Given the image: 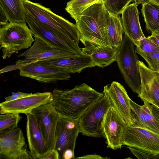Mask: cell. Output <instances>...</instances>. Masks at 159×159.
I'll return each instance as SVG.
<instances>
[{
  "instance_id": "cell-7",
  "label": "cell",
  "mask_w": 159,
  "mask_h": 159,
  "mask_svg": "<svg viewBox=\"0 0 159 159\" xmlns=\"http://www.w3.org/2000/svg\"><path fill=\"white\" fill-rule=\"evenodd\" d=\"M26 21L33 35L40 39L50 47L72 52L78 55L82 53L78 43L59 35L27 12Z\"/></svg>"
},
{
  "instance_id": "cell-11",
  "label": "cell",
  "mask_w": 159,
  "mask_h": 159,
  "mask_svg": "<svg viewBox=\"0 0 159 159\" xmlns=\"http://www.w3.org/2000/svg\"><path fill=\"white\" fill-rule=\"evenodd\" d=\"M33 37L34 41L33 45L26 51L17 55L23 59L16 61V65L22 66L39 61L78 55L72 52L52 48L38 37L34 35Z\"/></svg>"
},
{
  "instance_id": "cell-23",
  "label": "cell",
  "mask_w": 159,
  "mask_h": 159,
  "mask_svg": "<svg viewBox=\"0 0 159 159\" xmlns=\"http://www.w3.org/2000/svg\"><path fill=\"white\" fill-rule=\"evenodd\" d=\"M83 52L90 56L96 66L103 68L116 61L118 48L100 46L85 43Z\"/></svg>"
},
{
  "instance_id": "cell-28",
  "label": "cell",
  "mask_w": 159,
  "mask_h": 159,
  "mask_svg": "<svg viewBox=\"0 0 159 159\" xmlns=\"http://www.w3.org/2000/svg\"><path fill=\"white\" fill-rule=\"evenodd\" d=\"M134 0H102L104 6L111 15L117 16Z\"/></svg>"
},
{
  "instance_id": "cell-19",
  "label": "cell",
  "mask_w": 159,
  "mask_h": 159,
  "mask_svg": "<svg viewBox=\"0 0 159 159\" xmlns=\"http://www.w3.org/2000/svg\"><path fill=\"white\" fill-rule=\"evenodd\" d=\"M27 117V137L30 152L34 159H42L50 150L34 115L25 114Z\"/></svg>"
},
{
  "instance_id": "cell-12",
  "label": "cell",
  "mask_w": 159,
  "mask_h": 159,
  "mask_svg": "<svg viewBox=\"0 0 159 159\" xmlns=\"http://www.w3.org/2000/svg\"><path fill=\"white\" fill-rule=\"evenodd\" d=\"M127 125L112 106L104 116L102 128L104 137L107 140V148L113 150L123 145V136Z\"/></svg>"
},
{
  "instance_id": "cell-5",
  "label": "cell",
  "mask_w": 159,
  "mask_h": 159,
  "mask_svg": "<svg viewBox=\"0 0 159 159\" xmlns=\"http://www.w3.org/2000/svg\"><path fill=\"white\" fill-rule=\"evenodd\" d=\"M134 43L125 34L121 44L118 48L116 62L125 81L132 91L141 94V80Z\"/></svg>"
},
{
  "instance_id": "cell-9",
  "label": "cell",
  "mask_w": 159,
  "mask_h": 159,
  "mask_svg": "<svg viewBox=\"0 0 159 159\" xmlns=\"http://www.w3.org/2000/svg\"><path fill=\"white\" fill-rule=\"evenodd\" d=\"M27 146L20 128L0 133V159H34Z\"/></svg>"
},
{
  "instance_id": "cell-18",
  "label": "cell",
  "mask_w": 159,
  "mask_h": 159,
  "mask_svg": "<svg viewBox=\"0 0 159 159\" xmlns=\"http://www.w3.org/2000/svg\"><path fill=\"white\" fill-rule=\"evenodd\" d=\"M34 63L48 67L62 70L70 74L79 73L86 68L96 66L90 56L83 52L79 55Z\"/></svg>"
},
{
  "instance_id": "cell-35",
  "label": "cell",
  "mask_w": 159,
  "mask_h": 159,
  "mask_svg": "<svg viewBox=\"0 0 159 159\" xmlns=\"http://www.w3.org/2000/svg\"><path fill=\"white\" fill-rule=\"evenodd\" d=\"M147 38L159 47V31L152 33Z\"/></svg>"
},
{
  "instance_id": "cell-14",
  "label": "cell",
  "mask_w": 159,
  "mask_h": 159,
  "mask_svg": "<svg viewBox=\"0 0 159 159\" xmlns=\"http://www.w3.org/2000/svg\"><path fill=\"white\" fill-rule=\"evenodd\" d=\"M52 95L50 92H38L15 100L2 102L0 104V113H31L34 109L52 100Z\"/></svg>"
},
{
  "instance_id": "cell-10",
  "label": "cell",
  "mask_w": 159,
  "mask_h": 159,
  "mask_svg": "<svg viewBox=\"0 0 159 159\" xmlns=\"http://www.w3.org/2000/svg\"><path fill=\"white\" fill-rule=\"evenodd\" d=\"M31 113L35 116L49 149H54L56 129L60 117L52 100L34 109Z\"/></svg>"
},
{
  "instance_id": "cell-36",
  "label": "cell",
  "mask_w": 159,
  "mask_h": 159,
  "mask_svg": "<svg viewBox=\"0 0 159 159\" xmlns=\"http://www.w3.org/2000/svg\"><path fill=\"white\" fill-rule=\"evenodd\" d=\"M76 159L74 155V151L70 149H68L64 153L62 159Z\"/></svg>"
},
{
  "instance_id": "cell-4",
  "label": "cell",
  "mask_w": 159,
  "mask_h": 159,
  "mask_svg": "<svg viewBox=\"0 0 159 159\" xmlns=\"http://www.w3.org/2000/svg\"><path fill=\"white\" fill-rule=\"evenodd\" d=\"M26 22L9 23L0 28V49L2 58H9L21 49L28 48L34 41Z\"/></svg>"
},
{
  "instance_id": "cell-22",
  "label": "cell",
  "mask_w": 159,
  "mask_h": 159,
  "mask_svg": "<svg viewBox=\"0 0 159 159\" xmlns=\"http://www.w3.org/2000/svg\"><path fill=\"white\" fill-rule=\"evenodd\" d=\"M26 11L23 0H0V25L26 22Z\"/></svg>"
},
{
  "instance_id": "cell-26",
  "label": "cell",
  "mask_w": 159,
  "mask_h": 159,
  "mask_svg": "<svg viewBox=\"0 0 159 159\" xmlns=\"http://www.w3.org/2000/svg\"><path fill=\"white\" fill-rule=\"evenodd\" d=\"M101 0H71L66 4V11L77 22L82 13L86 9Z\"/></svg>"
},
{
  "instance_id": "cell-8",
  "label": "cell",
  "mask_w": 159,
  "mask_h": 159,
  "mask_svg": "<svg viewBox=\"0 0 159 159\" xmlns=\"http://www.w3.org/2000/svg\"><path fill=\"white\" fill-rule=\"evenodd\" d=\"M123 144L148 153L159 155V134L143 128L127 125Z\"/></svg>"
},
{
  "instance_id": "cell-30",
  "label": "cell",
  "mask_w": 159,
  "mask_h": 159,
  "mask_svg": "<svg viewBox=\"0 0 159 159\" xmlns=\"http://www.w3.org/2000/svg\"><path fill=\"white\" fill-rule=\"evenodd\" d=\"M159 49V47L146 37L141 40L139 47H136L135 51L136 52H140L148 53Z\"/></svg>"
},
{
  "instance_id": "cell-1",
  "label": "cell",
  "mask_w": 159,
  "mask_h": 159,
  "mask_svg": "<svg viewBox=\"0 0 159 159\" xmlns=\"http://www.w3.org/2000/svg\"><path fill=\"white\" fill-rule=\"evenodd\" d=\"M52 94V101L60 118L74 120L79 119L104 94L84 83L71 89H55Z\"/></svg>"
},
{
  "instance_id": "cell-33",
  "label": "cell",
  "mask_w": 159,
  "mask_h": 159,
  "mask_svg": "<svg viewBox=\"0 0 159 159\" xmlns=\"http://www.w3.org/2000/svg\"><path fill=\"white\" fill-rule=\"evenodd\" d=\"M42 159H59L58 152L55 149L51 150Z\"/></svg>"
},
{
  "instance_id": "cell-31",
  "label": "cell",
  "mask_w": 159,
  "mask_h": 159,
  "mask_svg": "<svg viewBox=\"0 0 159 159\" xmlns=\"http://www.w3.org/2000/svg\"><path fill=\"white\" fill-rule=\"evenodd\" d=\"M127 147L129 149L131 152L134 156L139 159L154 158L157 156H158L157 155L148 153L134 148L129 147Z\"/></svg>"
},
{
  "instance_id": "cell-25",
  "label": "cell",
  "mask_w": 159,
  "mask_h": 159,
  "mask_svg": "<svg viewBox=\"0 0 159 159\" xmlns=\"http://www.w3.org/2000/svg\"><path fill=\"white\" fill-rule=\"evenodd\" d=\"M108 35L113 47L118 48L122 43L124 30L120 15L109 14L107 22Z\"/></svg>"
},
{
  "instance_id": "cell-20",
  "label": "cell",
  "mask_w": 159,
  "mask_h": 159,
  "mask_svg": "<svg viewBox=\"0 0 159 159\" xmlns=\"http://www.w3.org/2000/svg\"><path fill=\"white\" fill-rule=\"evenodd\" d=\"M138 6L135 2L128 5L121 13V20L124 34L138 47L141 40L146 37L140 26Z\"/></svg>"
},
{
  "instance_id": "cell-16",
  "label": "cell",
  "mask_w": 159,
  "mask_h": 159,
  "mask_svg": "<svg viewBox=\"0 0 159 159\" xmlns=\"http://www.w3.org/2000/svg\"><path fill=\"white\" fill-rule=\"evenodd\" d=\"M19 70L20 76L44 83H55L68 80L70 78V74L65 70L46 67L35 63L24 65Z\"/></svg>"
},
{
  "instance_id": "cell-24",
  "label": "cell",
  "mask_w": 159,
  "mask_h": 159,
  "mask_svg": "<svg viewBox=\"0 0 159 159\" xmlns=\"http://www.w3.org/2000/svg\"><path fill=\"white\" fill-rule=\"evenodd\" d=\"M142 5L141 13L146 29L152 33L159 31V6L148 1Z\"/></svg>"
},
{
  "instance_id": "cell-27",
  "label": "cell",
  "mask_w": 159,
  "mask_h": 159,
  "mask_svg": "<svg viewBox=\"0 0 159 159\" xmlns=\"http://www.w3.org/2000/svg\"><path fill=\"white\" fill-rule=\"evenodd\" d=\"M19 113H11L0 115V133L7 132L17 127L22 118Z\"/></svg>"
},
{
  "instance_id": "cell-13",
  "label": "cell",
  "mask_w": 159,
  "mask_h": 159,
  "mask_svg": "<svg viewBox=\"0 0 159 159\" xmlns=\"http://www.w3.org/2000/svg\"><path fill=\"white\" fill-rule=\"evenodd\" d=\"M80 132L78 119L60 118L57 125L55 149L58 152L60 159H62L65 151H74L76 141Z\"/></svg>"
},
{
  "instance_id": "cell-2",
  "label": "cell",
  "mask_w": 159,
  "mask_h": 159,
  "mask_svg": "<svg viewBox=\"0 0 159 159\" xmlns=\"http://www.w3.org/2000/svg\"><path fill=\"white\" fill-rule=\"evenodd\" d=\"M109 14L101 0L85 9L76 25L80 34V40L100 46L113 47L107 30Z\"/></svg>"
},
{
  "instance_id": "cell-38",
  "label": "cell",
  "mask_w": 159,
  "mask_h": 159,
  "mask_svg": "<svg viewBox=\"0 0 159 159\" xmlns=\"http://www.w3.org/2000/svg\"><path fill=\"white\" fill-rule=\"evenodd\" d=\"M148 1L159 6V0H148Z\"/></svg>"
},
{
  "instance_id": "cell-29",
  "label": "cell",
  "mask_w": 159,
  "mask_h": 159,
  "mask_svg": "<svg viewBox=\"0 0 159 159\" xmlns=\"http://www.w3.org/2000/svg\"><path fill=\"white\" fill-rule=\"evenodd\" d=\"M136 53L145 59L149 68L153 70L159 72V49L148 53L140 52Z\"/></svg>"
},
{
  "instance_id": "cell-32",
  "label": "cell",
  "mask_w": 159,
  "mask_h": 159,
  "mask_svg": "<svg viewBox=\"0 0 159 159\" xmlns=\"http://www.w3.org/2000/svg\"><path fill=\"white\" fill-rule=\"evenodd\" d=\"M11 95L5 98V102H8L17 100V99L28 96L31 93H25L17 91L16 92H12Z\"/></svg>"
},
{
  "instance_id": "cell-34",
  "label": "cell",
  "mask_w": 159,
  "mask_h": 159,
  "mask_svg": "<svg viewBox=\"0 0 159 159\" xmlns=\"http://www.w3.org/2000/svg\"><path fill=\"white\" fill-rule=\"evenodd\" d=\"M151 113L157 121L159 123V108L153 105H150Z\"/></svg>"
},
{
  "instance_id": "cell-21",
  "label": "cell",
  "mask_w": 159,
  "mask_h": 159,
  "mask_svg": "<svg viewBox=\"0 0 159 159\" xmlns=\"http://www.w3.org/2000/svg\"><path fill=\"white\" fill-rule=\"evenodd\" d=\"M142 101L144 104L140 106L130 100V126L143 128L159 134V123L151 113L150 104L145 100Z\"/></svg>"
},
{
  "instance_id": "cell-3",
  "label": "cell",
  "mask_w": 159,
  "mask_h": 159,
  "mask_svg": "<svg viewBox=\"0 0 159 159\" xmlns=\"http://www.w3.org/2000/svg\"><path fill=\"white\" fill-rule=\"evenodd\" d=\"M27 13L55 32L69 40L79 43L80 34L76 25L55 14L41 4L23 0Z\"/></svg>"
},
{
  "instance_id": "cell-15",
  "label": "cell",
  "mask_w": 159,
  "mask_h": 159,
  "mask_svg": "<svg viewBox=\"0 0 159 159\" xmlns=\"http://www.w3.org/2000/svg\"><path fill=\"white\" fill-rule=\"evenodd\" d=\"M138 65L141 88V94L138 96L159 108V72L150 69L139 60Z\"/></svg>"
},
{
  "instance_id": "cell-6",
  "label": "cell",
  "mask_w": 159,
  "mask_h": 159,
  "mask_svg": "<svg viewBox=\"0 0 159 159\" xmlns=\"http://www.w3.org/2000/svg\"><path fill=\"white\" fill-rule=\"evenodd\" d=\"M112 106L108 97L104 94L88 107L78 119L80 132L84 135L89 137H104L102 124L104 116Z\"/></svg>"
},
{
  "instance_id": "cell-37",
  "label": "cell",
  "mask_w": 159,
  "mask_h": 159,
  "mask_svg": "<svg viewBox=\"0 0 159 159\" xmlns=\"http://www.w3.org/2000/svg\"><path fill=\"white\" fill-rule=\"evenodd\" d=\"M76 159H104L100 155L96 154L87 155L79 157L76 158Z\"/></svg>"
},
{
  "instance_id": "cell-17",
  "label": "cell",
  "mask_w": 159,
  "mask_h": 159,
  "mask_svg": "<svg viewBox=\"0 0 159 159\" xmlns=\"http://www.w3.org/2000/svg\"><path fill=\"white\" fill-rule=\"evenodd\" d=\"M103 92L126 124L131 126L130 99L124 86L119 83L114 81L110 85L104 86Z\"/></svg>"
},
{
  "instance_id": "cell-39",
  "label": "cell",
  "mask_w": 159,
  "mask_h": 159,
  "mask_svg": "<svg viewBox=\"0 0 159 159\" xmlns=\"http://www.w3.org/2000/svg\"><path fill=\"white\" fill-rule=\"evenodd\" d=\"M145 0H134L135 2L137 4H142L144 2Z\"/></svg>"
}]
</instances>
